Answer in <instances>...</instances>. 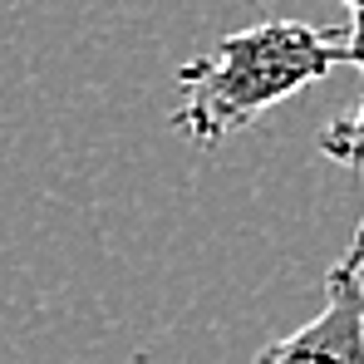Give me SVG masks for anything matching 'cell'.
<instances>
[{"mask_svg": "<svg viewBox=\"0 0 364 364\" xmlns=\"http://www.w3.org/2000/svg\"><path fill=\"white\" fill-rule=\"evenodd\" d=\"M256 364H364V217L325 271V305L301 330L271 340Z\"/></svg>", "mask_w": 364, "mask_h": 364, "instance_id": "2", "label": "cell"}, {"mask_svg": "<svg viewBox=\"0 0 364 364\" xmlns=\"http://www.w3.org/2000/svg\"><path fill=\"white\" fill-rule=\"evenodd\" d=\"M335 64H350V40L340 25L261 20L232 30L212 55H197L178 69L182 104L173 114V128L212 148L251 128L276 104L296 99L301 89L330 79Z\"/></svg>", "mask_w": 364, "mask_h": 364, "instance_id": "1", "label": "cell"}, {"mask_svg": "<svg viewBox=\"0 0 364 364\" xmlns=\"http://www.w3.org/2000/svg\"><path fill=\"white\" fill-rule=\"evenodd\" d=\"M350 5V15H364V0H345Z\"/></svg>", "mask_w": 364, "mask_h": 364, "instance_id": "4", "label": "cell"}, {"mask_svg": "<svg viewBox=\"0 0 364 364\" xmlns=\"http://www.w3.org/2000/svg\"><path fill=\"white\" fill-rule=\"evenodd\" d=\"M345 40H350V64L360 69V79H364V15H350ZM315 148H320L330 163H340V168H350V173H364V94H360V104H355L350 114H340V119H330L320 128Z\"/></svg>", "mask_w": 364, "mask_h": 364, "instance_id": "3", "label": "cell"}]
</instances>
